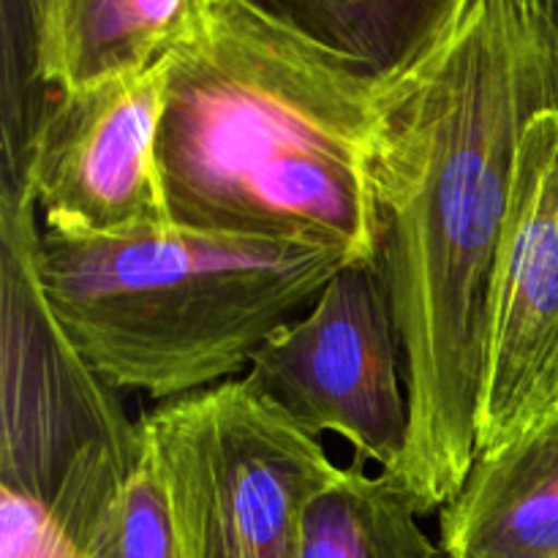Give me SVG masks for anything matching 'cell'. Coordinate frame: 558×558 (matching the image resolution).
<instances>
[{
	"mask_svg": "<svg viewBox=\"0 0 558 558\" xmlns=\"http://www.w3.org/2000/svg\"><path fill=\"white\" fill-rule=\"evenodd\" d=\"M548 107L558 52L523 0H458L385 82L371 180L409 390L407 450L387 474L420 515L441 510L477 461L490 276L523 131Z\"/></svg>",
	"mask_w": 558,
	"mask_h": 558,
	"instance_id": "1",
	"label": "cell"
},
{
	"mask_svg": "<svg viewBox=\"0 0 558 558\" xmlns=\"http://www.w3.org/2000/svg\"><path fill=\"white\" fill-rule=\"evenodd\" d=\"M172 221L376 262L385 82L248 0H191L161 58Z\"/></svg>",
	"mask_w": 558,
	"mask_h": 558,
	"instance_id": "2",
	"label": "cell"
},
{
	"mask_svg": "<svg viewBox=\"0 0 558 558\" xmlns=\"http://www.w3.org/2000/svg\"><path fill=\"white\" fill-rule=\"evenodd\" d=\"M352 256L172 223L125 234L44 227L36 267L54 319L118 392L163 403L238 379Z\"/></svg>",
	"mask_w": 558,
	"mask_h": 558,
	"instance_id": "3",
	"label": "cell"
},
{
	"mask_svg": "<svg viewBox=\"0 0 558 558\" xmlns=\"http://www.w3.org/2000/svg\"><path fill=\"white\" fill-rule=\"evenodd\" d=\"M180 558H294L311 496L338 472L316 436L245 376L140 417Z\"/></svg>",
	"mask_w": 558,
	"mask_h": 558,
	"instance_id": "4",
	"label": "cell"
},
{
	"mask_svg": "<svg viewBox=\"0 0 558 558\" xmlns=\"http://www.w3.org/2000/svg\"><path fill=\"white\" fill-rule=\"evenodd\" d=\"M38 207L0 183V490L49 510L76 461L140 434L54 319L36 267Z\"/></svg>",
	"mask_w": 558,
	"mask_h": 558,
	"instance_id": "5",
	"label": "cell"
},
{
	"mask_svg": "<svg viewBox=\"0 0 558 558\" xmlns=\"http://www.w3.org/2000/svg\"><path fill=\"white\" fill-rule=\"evenodd\" d=\"M245 379L311 436H338L357 458L392 472L409 441V390L379 259L338 270L298 319L256 349Z\"/></svg>",
	"mask_w": 558,
	"mask_h": 558,
	"instance_id": "6",
	"label": "cell"
},
{
	"mask_svg": "<svg viewBox=\"0 0 558 558\" xmlns=\"http://www.w3.org/2000/svg\"><path fill=\"white\" fill-rule=\"evenodd\" d=\"M558 417V107L529 120L488 289L477 458Z\"/></svg>",
	"mask_w": 558,
	"mask_h": 558,
	"instance_id": "7",
	"label": "cell"
},
{
	"mask_svg": "<svg viewBox=\"0 0 558 558\" xmlns=\"http://www.w3.org/2000/svg\"><path fill=\"white\" fill-rule=\"evenodd\" d=\"M163 65L52 90L27 145L20 180L44 227L125 234L172 227L163 189Z\"/></svg>",
	"mask_w": 558,
	"mask_h": 558,
	"instance_id": "8",
	"label": "cell"
},
{
	"mask_svg": "<svg viewBox=\"0 0 558 558\" xmlns=\"http://www.w3.org/2000/svg\"><path fill=\"white\" fill-rule=\"evenodd\" d=\"M439 518L445 558H558V417L480 456Z\"/></svg>",
	"mask_w": 558,
	"mask_h": 558,
	"instance_id": "9",
	"label": "cell"
},
{
	"mask_svg": "<svg viewBox=\"0 0 558 558\" xmlns=\"http://www.w3.org/2000/svg\"><path fill=\"white\" fill-rule=\"evenodd\" d=\"M191 0H5L31 38L33 71L49 90H74L156 65Z\"/></svg>",
	"mask_w": 558,
	"mask_h": 558,
	"instance_id": "10",
	"label": "cell"
},
{
	"mask_svg": "<svg viewBox=\"0 0 558 558\" xmlns=\"http://www.w3.org/2000/svg\"><path fill=\"white\" fill-rule=\"evenodd\" d=\"M49 512L80 558H180L142 423L134 439L74 463Z\"/></svg>",
	"mask_w": 558,
	"mask_h": 558,
	"instance_id": "11",
	"label": "cell"
},
{
	"mask_svg": "<svg viewBox=\"0 0 558 558\" xmlns=\"http://www.w3.org/2000/svg\"><path fill=\"white\" fill-rule=\"evenodd\" d=\"M420 518L392 474H371L354 456L303 507L294 558H445Z\"/></svg>",
	"mask_w": 558,
	"mask_h": 558,
	"instance_id": "12",
	"label": "cell"
},
{
	"mask_svg": "<svg viewBox=\"0 0 558 558\" xmlns=\"http://www.w3.org/2000/svg\"><path fill=\"white\" fill-rule=\"evenodd\" d=\"M352 60L390 80L407 69L450 22L458 0H248Z\"/></svg>",
	"mask_w": 558,
	"mask_h": 558,
	"instance_id": "13",
	"label": "cell"
},
{
	"mask_svg": "<svg viewBox=\"0 0 558 558\" xmlns=\"http://www.w3.org/2000/svg\"><path fill=\"white\" fill-rule=\"evenodd\" d=\"M0 558H80L52 512L27 496L0 490Z\"/></svg>",
	"mask_w": 558,
	"mask_h": 558,
	"instance_id": "14",
	"label": "cell"
},
{
	"mask_svg": "<svg viewBox=\"0 0 558 558\" xmlns=\"http://www.w3.org/2000/svg\"><path fill=\"white\" fill-rule=\"evenodd\" d=\"M523 3L532 11L534 20L539 22V27L548 33L558 52V0H523Z\"/></svg>",
	"mask_w": 558,
	"mask_h": 558,
	"instance_id": "15",
	"label": "cell"
}]
</instances>
